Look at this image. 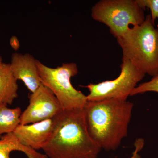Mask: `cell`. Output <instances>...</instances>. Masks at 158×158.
<instances>
[{
	"mask_svg": "<svg viewBox=\"0 0 158 158\" xmlns=\"http://www.w3.org/2000/svg\"><path fill=\"white\" fill-rule=\"evenodd\" d=\"M53 129L43 148L48 158H97L101 148L88 132L83 110H63L53 118Z\"/></svg>",
	"mask_w": 158,
	"mask_h": 158,
	"instance_id": "1",
	"label": "cell"
},
{
	"mask_svg": "<svg viewBox=\"0 0 158 158\" xmlns=\"http://www.w3.org/2000/svg\"><path fill=\"white\" fill-rule=\"evenodd\" d=\"M134 107L127 100L87 102L84 110L88 132L102 149L116 150L127 137Z\"/></svg>",
	"mask_w": 158,
	"mask_h": 158,
	"instance_id": "2",
	"label": "cell"
},
{
	"mask_svg": "<svg viewBox=\"0 0 158 158\" xmlns=\"http://www.w3.org/2000/svg\"><path fill=\"white\" fill-rule=\"evenodd\" d=\"M123 58L127 59L145 74L158 75V28L150 14L144 22L133 27L117 39Z\"/></svg>",
	"mask_w": 158,
	"mask_h": 158,
	"instance_id": "3",
	"label": "cell"
},
{
	"mask_svg": "<svg viewBox=\"0 0 158 158\" xmlns=\"http://www.w3.org/2000/svg\"><path fill=\"white\" fill-rule=\"evenodd\" d=\"M37 65L41 83L52 92L63 110L84 109L88 102L87 96L75 88L71 82V78L78 73L76 63H63L52 68L37 60Z\"/></svg>",
	"mask_w": 158,
	"mask_h": 158,
	"instance_id": "4",
	"label": "cell"
},
{
	"mask_svg": "<svg viewBox=\"0 0 158 158\" xmlns=\"http://www.w3.org/2000/svg\"><path fill=\"white\" fill-rule=\"evenodd\" d=\"M144 10L137 0H101L91 8V18L110 29L117 39L131 28L139 26L145 20Z\"/></svg>",
	"mask_w": 158,
	"mask_h": 158,
	"instance_id": "5",
	"label": "cell"
},
{
	"mask_svg": "<svg viewBox=\"0 0 158 158\" xmlns=\"http://www.w3.org/2000/svg\"><path fill=\"white\" fill-rule=\"evenodd\" d=\"M121 72L116 78L98 84L90 83L82 87L87 88L89 94L88 101L94 102L108 99L127 100L145 74L135 67L129 60L122 58Z\"/></svg>",
	"mask_w": 158,
	"mask_h": 158,
	"instance_id": "6",
	"label": "cell"
},
{
	"mask_svg": "<svg viewBox=\"0 0 158 158\" xmlns=\"http://www.w3.org/2000/svg\"><path fill=\"white\" fill-rule=\"evenodd\" d=\"M63 110L52 92L42 84L30 94L29 104L21 113L20 124H29L52 119Z\"/></svg>",
	"mask_w": 158,
	"mask_h": 158,
	"instance_id": "7",
	"label": "cell"
},
{
	"mask_svg": "<svg viewBox=\"0 0 158 158\" xmlns=\"http://www.w3.org/2000/svg\"><path fill=\"white\" fill-rule=\"evenodd\" d=\"M53 120L49 119L27 125L19 124L13 134L25 146L37 151L42 149L51 137Z\"/></svg>",
	"mask_w": 158,
	"mask_h": 158,
	"instance_id": "8",
	"label": "cell"
},
{
	"mask_svg": "<svg viewBox=\"0 0 158 158\" xmlns=\"http://www.w3.org/2000/svg\"><path fill=\"white\" fill-rule=\"evenodd\" d=\"M12 73L17 80L23 82L31 93L42 85L37 65V59L29 53H14L10 63Z\"/></svg>",
	"mask_w": 158,
	"mask_h": 158,
	"instance_id": "9",
	"label": "cell"
},
{
	"mask_svg": "<svg viewBox=\"0 0 158 158\" xmlns=\"http://www.w3.org/2000/svg\"><path fill=\"white\" fill-rule=\"evenodd\" d=\"M10 64L4 63L0 67V100L5 104H12L18 97V85Z\"/></svg>",
	"mask_w": 158,
	"mask_h": 158,
	"instance_id": "10",
	"label": "cell"
},
{
	"mask_svg": "<svg viewBox=\"0 0 158 158\" xmlns=\"http://www.w3.org/2000/svg\"><path fill=\"white\" fill-rule=\"evenodd\" d=\"M0 139V158H11L10 153L18 151L25 154L28 158H48L44 154L27 147L22 144L13 133L6 134Z\"/></svg>",
	"mask_w": 158,
	"mask_h": 158,
	"instance_id": "11",
	"label": "cell"
},
{
	"mask_svg": "<svg viewBox=\"0 0 158 158\" xmlns=\"http://www.w3.org/2000/svg\"><path fill=\"white\" fill-rule=\"evenodd\" d=\"M22 113L20 108L11 109L2 102L0 103V138L14 132L20 124Z\"/></svg>",
	"mask_w": 158,
	"mask_h": 158,
	"instance_id": "12",
	"label": "cell"
},
{
	"mask_svg": "<svg viewBox=\"0 0 158 158\" xmlns=\"http://www.w3.org/2000/svg\"><path fill=\"white\" fill-rule=\"evenodd\" d=\"M148 92L158 93V75L153 77L148 81L144 82L138 85L133 90L131 96Z\"/></svg>",
	"mask_w": 158,
	"mask_h": 158,
	"instance_id": "13",
	"label": "cell"
},
{
	"mask_svg": "<svg viewBox=\"0 0 158 158\" xmlns=\"http://www.w3.org/2000/svg\"><path fill=\"white\" fill-rule=\"evenodd\" d=\"M137 2L144 10L149 9L153 22L158 19V0H137Z\"/></svg>",
	"mask_w": 158,
	"mask_h": 158,
	"instance_id": "14",
	"label": "cell"
},
{
	"mask_svg": "<svg viewBox=\"0 0 158 158\" xmlns=\"http://www.w3.org/2000/svg\"><path fill=\"white\" fill-rule=\"evenodd\" d=\"M144 140L142 138H139L136 139L134 142L135 150L133 152L131 158H141L139 152L144 147Z\"/></svg>",
	"mask_w": 158,
	"mask_h": 158,
	"instance_id": "15",
	"label": "cell"
},
{
	"mask_svg": "<svg viewBox=\"0 0 158 158\" xmlns=\"http://www.w3.org/2000/svg\"><path fill=\"white\" fill-rule=\"evenodd\" d=\"M3 59L0 56V67H1V65H2V64H3Z\"/></svg>",
	"mask_w": 158,
	"mask_h": 158,
	"instance_id": "16",
	"label": "cell"
},
{
	"mask_svg": "<svg viewBox=\"0 0 158 158\" xmlns=\"http://www.w3.org/2000/svg\"><path fill=\"white\" fill-rule=\"evenodd\" d=\"M2 102V101L0 100V103H1Z\"/></svg>",
	"mask_w": 158,
	"mask_h": 158,
	"instance_id": "17",
	"label": "cell"
}]
</instances>
